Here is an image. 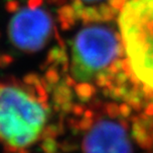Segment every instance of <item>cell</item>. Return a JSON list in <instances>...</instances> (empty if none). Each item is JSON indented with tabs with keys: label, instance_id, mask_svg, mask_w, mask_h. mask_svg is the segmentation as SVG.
Masks as SVG:
<instances>
[{
	"label": "cell",
	"instance_id": "277c9868",
	"mask_svg": "<svg viewBox=\"0 0 153 153\" xmlns=\"http://www.w3.org/2000/svg\"><path fill=\"white\" fill-rule=\"evenodd\" d=\"M44 0L30 1L7 7L11 18L7 25L10 45L22 53L43 51L54 38H59L57 23Z\"/></svg>",
	"mask_w": 153,
	"mask_h": 153
},
{
	"label": "cell",
	"instance_id": "3957f363",
	"mask_svg": "<svg viewBox=\"0 0 153 153\" xmlns=\"http://www.w3.org/2000/svg\"><path fill=\"white\" fill-rule=\"evenodd\" d=\"M68 125L81 133L82 153H131V144L125 126L103 107L96 113L86 103H75L66 115Z\"/></svg>",
	"mask_w": 153,
	"mask_h": 153
},
{
	"label": "cell",
	"instance_id": "7a4b0ae2",
	"mask_svg": "<svg viewBox=\"0 0 153 153\" xmlns=\"http://www.w3.org/2000/svg\"><path fill=\"white\" fill-rule=\"evenodd\" d=\"M118 24L134 76L153 90V0H130Z\"/></svg>",
	"mask_w": 153,
	"mask_h": 153
},
{
	"label": "cell",
	"instance_id": "6da1fadb",
	"mask_svg": "<svg viewBox=\"0 0 153 153\" xmlns=\"http://www.w3.org/2000/svg\"><path fill=\"white\" fill-rule=\"evenodd\" d=\"M43 75L0 79V149L3 153H55L65 128ZM65 116V115H64Z\"/></svg>",
	"mask_w": 153,
	"mask_h": 153
},
{
	"label": "cell",
	"instance_id": "5b68a950",
	"mask_svg": "<svg viewBox=\"0 0 153 153\" xmlns=\"http://www.w3.org/2000/svg\"><path fill=\"white\" fill-rule=\"evenodd\" d=\"M28 1H30V0H8L7 7H11V6H15L18 4H23V3H26ZM44 1H46L48 4H53L55 0H44Z\"/></svg>",
	"mask_w": 153,
	"mask_h": 153
}]
</instances>
